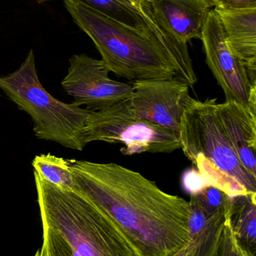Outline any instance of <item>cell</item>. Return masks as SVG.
<instances>
[{
	"label": "cell",
	"instance_id": "8992f818",
	"mask_svg": "<svg viewBox=\"0 0 256 256\" xmlns=\"http://www.w3.org/2000/svg\"><path fill=\"white\" fill-rule=\"evenodd\" d=\"M86 144L91 142L123 144L124 155L172 153L181 149L179 132L137 116L129 99L97 111H90L84 128Z\"/></svg>",
	"mask_w": 256,
	"mask_h": 256
},
{
	"label": "cell",
	"instance_id": "3957f363",
	"mask_svg": "<svg viewBox=\"0 0 256 256\" xmlns=\"http://www.w3.org/2000/svg\"><path fill=\"white\" fill-rule=\"evenodd\" d=\"M63 2L74 22L92 39L110 72L131 82L177 79L175 68L156 36L125 25L77 0Z\"/></svg>",
	"mask_w": 256,
	"mask_h": 256
},
{
	"label": "cell",
	"instance_id": "4fadbf2b",
	"mask_svg": "<svg viewBox=\"0 0 256 256\" xmlns=\"http://www.w3.org/2000/svg\"><path fill=\"white\" fill-rule=\"evenodd\" d=\"M231 50L244 63L255 81L256 8L215 9Z\"/></svg>",
	"mask_w": 256,
	"mask_h": 256
},
{
	"label": "cell",
	"instance_id": "7c38bea8",
	"mask_svg": "<svg viewBox=\"0 0 256 256\" xmlns=\"http://www.w3.org/2000/svg\"><path fill=\"white\" fill-rule=\"evenodd\" d=\"M218 111L239 161L256 178V114L234 100L218 104Z\"/></svg>",
	"mask_w": 256,
	"mask_h": 256
},
{
	"label": "cell",
	"instance_id": "9c48e42d",
	"mask_svg": "<svg viewBox=\"0 0 256 256\" xmlns=\"http://www.w3.org/2000/svg\"><path fill=\"white\" fill-rule=\"evenodd\" d=\"M132 112L142 120L179 132L189 87L176 78L132 81Z\"/></svg>",
	"mask_w": 256,
	"mask_h": 256
},
{
	"label": "cell",
	"instance_id": "5bb4252c",
	"mask_svg": "<svg viewBox=\"0 0 256 256\" xmlns=\"http://www.w3.org/2000/svg\"><path fill=\"white\" fill-rule=\"evenodd\" d=\"M227 218L240 248L256 256V194L231 198Z\"/></svg>",
	"mask_w": 256,
	"mask_h": 256
},
{
	"label": "cell",
	"instance_id": "ba28073f",
	"mask_svg": "<svg viewBox=\"0 0 256 256\" xmlns=\"http://www.w3.org/2000/svg\"><path fill=\"white\" fill-rule=\"evenodd\" d=\"M69 62L67 75L61 84L74 98L77 106L97 111L130 98L132 85L111 79L102 60L82 54L73 56Z\"/></svg>",
	"mask_w": 256,
	"mask_h": 256
},
{
	"label": "cell",
	"instance_id": "7402d4cb",
	"mask_svg": "<svg viewBox=\"0 0 256 256\" xmlns=\"http://www.w3.org/2000/svg\"><path fill=\"white\" fill-rule=\"evenodd\" d=\"M50 1V0H39V2H44Z\"/></svg>",
	"mask_w": 256,
	"mask_h": 256
},
{
	"label": "cell",
	"instance_id": "ac0fdd59",
	"mask_svg": "<svg viewBox=\"0 0 256 256\" xmlns=\"http://www.w3.org/2000/svg\"><path fill=\"white\" fill-rule=\"evenodd\" d=\"M182 184L185 190L190 195L198 194L209 186L204 178L195 168H191L183 173Z\"/></svg>",
	"mask_w": 256,
	"mask_h": 256
},
{
	"label": "cell",
	"instance_id": "ffe728a7",
	"mask_svg": "<svg viewBox=\"0 0 256 256\" xmlns=\"http://www.w3.org/2000/svg\"><path fill=\"white\" fill-rule=\"evenodd\" d=\"M134 1L136 2L139 3V4H143V3H144V2L146 1V0H134Z\"/></svg>",
	"mask_w": 256,
	"mask_h": 256
},
{
	"label": "cell",
	"instance_id": "7a4b0ae2",
	"mask_svg": "<svg viewBox=\"0 0 256 256\" xmlns=\"http://www.w3.org/2000/svg\"><path fill=\"white\" fill-rule=\"evenodd\" d=\"M43 227L42 256H142L118 226L84 196L34 171Z\"/></svg>",
	"mask_w": 256,
	"mask_h": 256
},
{
	"label": "cell",
	"instance_id": "d6986e66",
	"mask_svg": "<svg viewBox=\"0 0 256 256\" xmlns=\"http://www.w3.org/2000/svg\"><path fill=\"white\" fill-rule=\"evenodd\" d=\"M215 9L238 10L256 8V0H210Z\"/></svg>",
	"mask_w": 256,
	"mask_h": 256
},
{
	"label": "cell",
	"instance_id": "e0dca14e",
	"mask_svg": "<svg viewBox=\"0 0 256 256\" xmlns=\"http://www.w3.org/2000/svg\"><path fill=\"white\" fill-rule=\"evenodd\" d=\"M219 256H249L236 240L227 216L221 237Z\"/></svg>",
	"mask_w": 256,
	"mask_h": 256
},
{
	"label": "cell",
	"instance_id": "44dd1931",
	"mask_svg": "<svg viewBox=\"0 0 256 256\" xmlns=\"http://www.w3.org/2000/svg\"><path fill=\"white\" fill-rule=\"evenodd\" d=\"M34 256H42V254H41V251H38V252H36V254H35Z\"/></svg>",
	"mask_w": 256,
	"mask_h": 256
},
{
	"label": "cell",
	"instance_id": "6da1fadb",
	"mask_svg": "<svg viewBox=\"0 0 256 256\" xmlns=\"http://www.w3.org/2000/svg\"><path fill=\"white\" fill-rule=\"evenodd\" d=\"M69 160L74 190L106 214L142 256H171L187 243L185 198L114 162Z\"/></svg>",
	"mask_w": 256,
	"mask_h": 256
},
{
	"label": "cell",
	"instance_id": "52a82bcc",
	"mask_svg": "<svg viewBox=\"0 0 256 256\" xmlns=\"http://www.w3.org/2000/svg\"><path fill=\"white\" fill-rule=\"evenodd\" d=\"M206 63L225 94V102L234 100L256 112V81L244 63L231 50L214 9L209 14L201 39Z\"/></svg>",
	"mask_w": 256,
	"mask_h": 256
},
{
	"label": "cell",
	"instance_id": "603a6c76",
	"mask_svg": "<svg viewBox=\"0 0 256 256\" xmlns=\"http://www.w3.org/2000/svg\"></svg>",
	"mask_w": 256,
	"mask_h": 256
},
{
	"label": "cell",
	"instance_id": "30bf717a",
	"mask_svg": "<svg viewBox=\"0 0 256 256\" xmlns=\"http://www.w3.org/2000/svg\"><path fill=\"white\" fill-rule=\"evenodd\" d=\"M112 19L137 30L151 33L166 51L174 67L180 69L190 60L187 44L166 34L156 24L149 9L134 0H77Z\"/></svg>",
	"mask_w": 256,
	"mask_h": 256
},
{
	"label": "cell",
	"instance_id": "2e32d148",
	"mask_svg": "<svg viewBox=\"0 0 256 256\" xmlns=\"http://www.w3.org/2000/svg\"><path fill=\"white\" fill-rule=\"evenodd\" d=\"M225 222L216 224L199 236L188 239L187 243L171 256H219Z\"/></svg>",
	"mask_w": 256,
	"mask_h": 256
},
{
	"label": "cell",
	"instance_id": "5b68a950",
	"mask_svg": "<svg viewBox=\"0 0 256 256\" xmlns=\"http://www.w3.org/2000/svg\"><path fill=\"white\" fill-rule=\"evenodd\" d=\"M0 88L31 116L38 138L77 150L87 146L84 128L90 110L63 103L45 90L38 78L33 50L18 70L0 76Z\"/></svg>",
	"mask_w": 256,
	"mask_h": 256
},
{
	"label": "cell",
	"instance_id": "277c9868",
	"mask_svg": "<svg viewBox=\"0 0 256 256\" xmlns=\"http://www.w3.org/2000/svg\"><path fill=\"white\" fill-rule=\"evenodd\" d=\"M217 99L189 98L179 128L181 149L208 186L228 196L256 194V178L243 166L218 111Z\"/></svg>",
	"mask_w": 256,
	"mask_h": 256
},
{
	"label": "cell",
	"instance_id": "8fae6325",
	"mask_svg": "<svg viewBox=\"0 0 256 256\" xmlns=\"http://www.w3.org/2000/svg\"><path fill=\"white\" fill-rule=\"evenodd\" d=\"M159 27L168 36L184 44L201 39L209 14L213 10L210 0H146Z\"/></svg>",
	"mask_w": 256,
	"mask_h": 256
},
{
	"label": "cell",
	"instance_id": "9a60e30c",
	"mask_svg": "<svg viewBox=\"0 0 256 256\" xmlns=\"http://www.w3.org/2000/svg\"><path fill=\"white\" fill-rule=\"evenodd\" d=\"M34 171L52 184L69 190H74V180L69 160L51 154L35 156Z\"/></svg>",
	"mask_w": 256,
	"mask_h": 256
}]
</instances>
